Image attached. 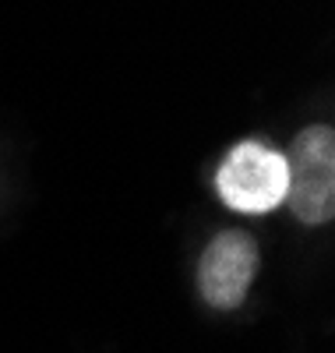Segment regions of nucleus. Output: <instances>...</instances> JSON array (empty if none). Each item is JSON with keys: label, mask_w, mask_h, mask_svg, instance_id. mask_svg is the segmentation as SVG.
Here are the masks:
<instances>
[{"label": "nucleus", "mask_w": 335, "mask_h": 353, "mask_svg": "<svg viewBox=\"0 0 335 353\" xmlns=\"http://www.w3.org/2000/svg\"><path fill=\"white\" fill-rule=\"evenodd\" d=\"M258 244L243 230H226L198 261V290L212 307H236L258 276Z\"/></svg>", "instance_id": "3"}, {"label": "nucleus", "mask_w": 335, "mask_h": 353, "mask_svg": "<svg viewBox=\"0 0 335 353\" xmlns=\"http://www.w3.org/2000/svg\"><path fill=\"white\" fill-rule=\"evenodd\" d=\"M219 198L233 212H272L286 198V159L283 152L268 149L265 141L247 138L230 149L216 173Z\"/></svg>", "instance_id": "2"}, {"label": "nucleus", "mask_w": 335, "mask_h": 353, "mask_svg": "<svg viewBox=\"0 0 335 353\" xmlns=\"http://www.w3.org/2000/svg\"><path fill=\"white\" fill-rule=\"evenodd\" d=\"M283 159L290 212L307 226L328 223L335 216V131L328 124L303 128Z\"/></svg>", "instance_id": "1"}]
</instances>
